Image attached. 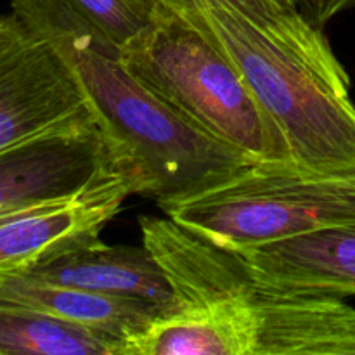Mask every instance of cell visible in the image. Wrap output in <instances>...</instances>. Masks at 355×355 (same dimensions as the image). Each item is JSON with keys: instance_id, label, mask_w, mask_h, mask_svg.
Wrapping results in <instances>:
<instances>
[{"instance_id": "1", "label": "cell", "mask_w": 355, "mask_h": 355, "mask_svg": "<svg viewBox=\"0 0 355 355\" xmlns=\"http://www.w3.org/2000/svg\"><path fill=\"white\" fill-rule=\"evenodd\" d=\"M139 227L177 311L128 340L123 355H355L347 298L272 283L239 252L166 215H142Z\"/></svg>"}, {"instance_id": "2", "label": "cell", "mask_w": 355, "mask_h": 355, "mask_svg": "<svg viewBox=\"0 0 355 355\" xmlns=\"http://www.w3.org/2000/svg\"><path fill=\"white\" fill-rule=\"evenodd\" d=\"M10 9L71 69L134 194L158 203L252 162L156 99L121 64L120 45L66 0H10Z\"/></svg>"}, {"instance_id": "3", "label": "cell", "mask_w": 355, "mask_h": 355, "mask_svg": "<svg viewBox=\"0 0 355 355\" xmlns=\"http://www.w3.org/2000/svg\"><path fill=\"white\" fill-rule=\"evenodd\" d=\"M128 73L177 116L252 159L291 162L290 146L224 49L177 10L155 3L120 45Z\"/></svg>"}, {"instance_id": "4", "label": "cell", "mask_w": 355, "mask_h": 355, "mask_svg": "<svg viewBox=\"0 0 355 355\" xmlns=\"http://www.w3.org/2000/svg\"><path fill=\"white\" fill-rule=\"evenodd\" d=\"M163 215L231 250L355 227V170L252 159L224 179L158 201Z\"/></svg>"}, {"instance_id": "5", "label": "cell", "mask_w": 355, "mask_h": 355, "mask_svg": "<svg viewBox=\"0 0 355 355\" xmlns=\"http://www.w3.org/2000/svg\"><path fill=\"white\" fill-rule=\"evenodd\" d=\"M232 59L290 146L291 162L311 170H355V104L340 87L245 17L224 9L179 12Z\"/></svg>"}, {"instance_id": "6", "label": "cell", "mask_w": 355, "mask_h": 355, "mask_svg": "<svg viewBox=\"0 0 355 355\" xmlns=\"http://www.w3.org/2000/svg\"><path fill=\"white\" fill-rule=\"evenodd\" d=\"M92 121L61 55L12 10L0 16V151Z\"/></svg>"}, {"instance_id": "7", "label": "cell", "mask_w": 355, "mask_h": 355, "mask_svg": "<svg viewBox=\"0 0 355 355\" xmlns=\"http://www.w3.org/2000/svg\"><path fill=\"white\" fill-rule=\"evenodd\" d=\"M114 173L123 172L97 121L40 135L0 151V214L71 198Z\"/></svg>"}, {"instance_id": "8", "label": "cell", "mask_w": 355, "mask_h": 355, "mask_svg": "<svg viewBox=\"0 0 355 355\" xmlns=\"http://www.w3.org/2000/svg\"><path fill=\"white\" fill-rule=\"evenodd\" d=\"M130 180L114 173L83 193L0 214V274L23 272L68 248L101 238L132 196Z\"/></svg>"}, {"instance_id": "9", "label": "cell", "mask_w": 355, "mask_h": 355, "mask_svg": "<svg viewBox=\"0 0 355 355\" xmlns=\"http://www.w3.org/2000/svg\"><path fill=\"white\" fill-rule=\"evenodd\" d=\"M23 274L89 293L149 302L165 315L177 311L172 284L144 245H106L99 238L55 253Z\"/></svg>"}, {"instance_id": "10", "label": "cell", "mask_w": 355, "mask_h": 355, "mask_svg": "<svg viewBox=\"0 0 355 355\" xmlns=\"http://www.w3.org/2000/svg\"><path fill=\"white\" fill-rule=\"evenodd\" d=\"M236 252L272 283L355 297V227L326 229Z\"/></svg>"}, {"instance_id": "11", "label": "cell", "mask_w": 355, "mask_h": 355, "mask_svg": "<svg viewBox=\"0 0 355 355\" xmlns=\"http://www.w3.org/2000/svg\"><path fill=\"white\" fill-rule=\"evenodd\" d=\"M0 304L17 305L76 322L123 343L141 335L155 319L165 315L162 309L149 302L58 286L23 272L0 274Z\"/></svg>"}, {"instance_id": "12", "label": "cell", "mask_w": 355, "mask_h": 355, "mask_svg": "<svg viewBox=\"0 0 355 355\" xmlns=\"http://www.w3.org/2000/svg\"><path fill=\"white\" fill-rule=\"evenodd\" d=\"M151 10L155 3L168 7L177 12L203 9H224L245 17L250 24L262 30L281 45L290 49L302 61L321 73L329 82L349 87V73L333 52L321 28H315L302 14L283 9L276 0H137Z\"/></svg>"}, {"instance_id": "13", "label": "cell", "mask_w": 355, "mask_h": 355, "mask_svg": "<svg viewBox=\"0 0 355 355\" xmlns=\"http://www.w3.org/2000/svg\"><path fill=\"white\" fill-rule=\"evenodd\" d=\"M125 343L97 329L0 304V355H123Z\"/></svg>"}, {"instance_id": "14", "label": "cell", "mask_w": 355, "mask_h": 355, "mask_svg": "<svg viewBox=\"0 0 355 355\" xmlns=\"http://www.w3.org/2000/svg\"><path fill=\"white\" fill-rule=\"evenodd\" d=\"M80 16L121 45L149 19V10L137 0H66Z\"/></svg>"}, {"instance_id": "15", "label": "cell", "mask_w": 355, "mask_h": 355, "mask_svg": "<svg viewBox=\"0 0 355 355\" xmlns=\"http://www.w3.org/2000/svg\"><path fill=\"white\" fill-rule=\"evenodd\" d=\"M297 9L312 26L324 28L333 17L355 7V0H295Z\"/></svg>"}, {"instance_id": "16", "label": "cell", "mask_w": 355, "mask_h": 355, "mask_svg": "<svg viewBox=\"0 0 355 355\" xmlns=\"http://www.w3.org/2000/svg\"><path fill=\"white\" fill-rule=\"evenodd\" d=\"M276 2L279 3V6L283 7V9L290 10V12H298L297 3H295V0H276ZM298 14H300V12H298Z\"/></svg>"}]
</instances>
